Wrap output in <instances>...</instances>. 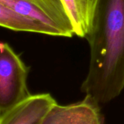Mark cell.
<instances>
[{"mask_svg":"<svg viewBox=\"0 0 124 124\" xmlns=\"http://www.w3.org/2000/svg\"><path fill=\"white\" fill-rule=\"evenodd\" d=\"M85 38L91 55L81 91L107 104L124 88V0H99Z\"/></svg>","mask_w":124,"mask_h":124,"instance_id":"cell-1","label":"cell"},{"mask_svg":"<svg viewBox=\"0 0 124 124\" xmlns=\"http://www.w3.org/2000/svg\"><path fill=\"white\" fill-rule=\"evenodd\" d=\"M28 74L20 56L8 43L0 42V117L31 95Z\"/></svg>","mask_w":124,"mask_h":124,"instance_id":"cell-2","label":"cell"},{"mask_svg":"<svg viewBox=\"0 0 124 124\" xmlns=\"http://www.w3.org/2000/svg\"><path fill=\"white\" fill-rule=\"evenodd\" d=\"M41 124H103L99 105L85 96L83 101L69 105L57 103Z\"/></svg>","mask_w":124,"mask_h":124,"instance_id":"cell-3","label":"cell"},{"mask_svg":"<svg viewBox=\"0 0 124 124\" xmlns=\"http://www.w3.org/2000/svg\"><path fill=\"white\" fill-rule=\"evenodd\" d=\"M55 104L49 93L31 94L0 117V124H41Z\"/></svg>","mask_w":124,"mask_h":124,"instance_id":"cell-4","label":"cell"},{"mask_svg":"<svg viewBox=\"0 0 124 124\" xmlns=\"http://www.w3.org/2000/svg\"><path fill=\"white\" fill-rule=\"evenodd\" d=\"M73 24L75 34L85 38L99 0H62Z\"/></svg>","mask_w":124,"mask_h":124,"instance_id":"cell-5","label":"cell"},{"mask_svg":"<svg viewBox=\"0 0 124 124\" xmlns=\"http://www.w3.org/2000/svg\"><path fill=\"white\" fill-rule=\"evenodd\" d=\"M0 26L16 31L39 33L37 26L26 18L0 3Z\"/></svg>","mask_w":124,"mask_h":124,"instance_id":"cell-6","label":"cell"}]
</instances>
